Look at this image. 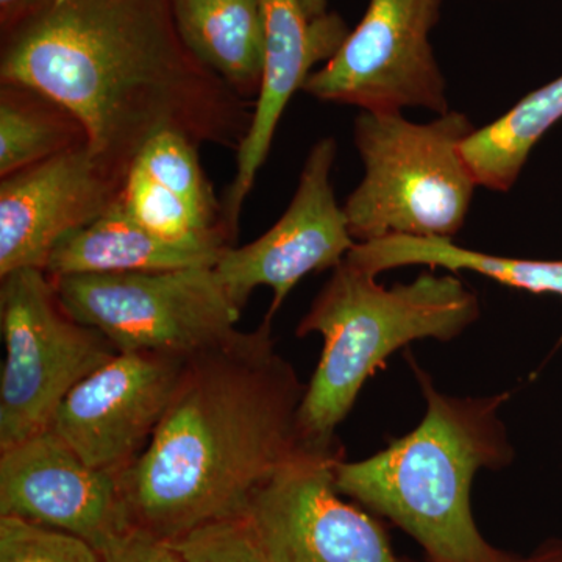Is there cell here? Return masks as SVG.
I'll return each instance as SVG.
<instances>
[{"label":"cell","mask_w":562,"mask_h":562,"mask_svg":"<svg viewBox=\"0 0 562 562\" xmlns=\"http://www.w3.org/2000/svg\"><path fill=\"white\" fill-rule=\"evenodd\" d=\"M0 83L72 111L91 150L124 177L161 133L238 151L254 117L187 46L173 0H57L2 36Z\"/></svg>","instance_id":"6da1fadb"},{"label":"cell","mask_w":562,"mask_h":562,"mask_svg":"<svg viewBox=\"0 0 562 562\" xmlns=\"http://www.w3.org/2000/svg\"><path fill=\"white\" fill-rule=\"evenodd\" d=\"M306 384L272 322L192 355L160 425L117 476L133 525L166 541L246 516L251 497L303 447Z\"/></svg>","instance_id":"7a4b0ae2"},{"label":"cell","mask_w":562,"mask_h":562,"mask_svg":"<svg viewBox=\"0 0 562 562\" xmlns=\"http://www.w3.org/2000/svg\"><path fill=\"white\" fill-rule=\"evenodd\" d=\"M427 403L416 428L361 461L335 462L339 494L382 514L424 547L432 562H509L484 541L472 516L473 479L512 464L501 408L509 394L454 397L416 361Z\"/></svg>","instance_id":"3957f363"},{"label":"cell","mask_w":562,"mask_h":562,"mask_svg":"<svg viewBox=\"0 0 562 562\" xmlns=\"http://www.w3.org/2000/svg\"><path fill=\"white\" fill-rule=\"evenodd\" d=\"M482 314L475 292L454 272H425L386 288L344 260L333 269L297 328L324 338L319 364L299 412V441L310 452H336V430L364 383L394 351L420 339L452 341Z\"/></svg>","instance_id":"277c9868"},{"label":"cell","mask_w":562,"mask_h":562,"mask_svg":"<svg viewBox=\"0 0 562 562\" xmlns=\"http://www.w3.org/2000/svg\"><path fill=\"white\" fill-rule=\"evenodd\" d=\"M475 132L460 111L427 124L406 120L402 111H360L353 139L364 177L342 206L355 241L387 236L453 241L479 187L461 151Z\"/></svg>","instance_id":"5b68a950"},{"label":"cell","mask_w":562,"mask_h":562,"mask_svg":"<svg viewBox=\"0 0 562 562\" xmlns=\"http://www.w3.org/2000/svg\"><path fill=\"white\" fill-rule=\"evenodd\" d=\"M0 280L3 450L47 430L66 395L120 351L101 331L66 312L43 269H20Z\"/></svg>","instance_id":"8992f818"},{"label":"cell","mask_w":562,"mask_h":562,"mask_svg":"<svg viewBox=\"0 0 562 562\" xmlns=\"http://www.w3.org/2000/svg\"><path fill=\"white\" fill-rule=\"evenodd\" d=\"M54 284L66 312L117 351L188 360L231 338L243 313L214 268L83 273Z\"/></svg>","instance_id":"52a82bcc"},{"label":"cell","mask_w":562,"mask_h":562,"mask_svg":"<svg viewBox=\"0 0 562 562\" xmlns=\"http://www.w3.org/2000/svg\"><path fill=\"white\" fill-rule=\"evenodd\" d=\"M446 0H369L360 24L306 80L317 101L392 113L450 111L447 81L430 43Z\"/></svg>","instance_id":"ba28073f"},{"label":"cell","mask_w":562,"mask_h":562,"mask_svg":"<svg viewBox=\"0 0 562 562\" xmlns=\"http://www.w3.org/2000/svg\"><path fill=\"white\" fill-rule=\"evenodd\" d=\"M341 457L302 449L251 497L246 519L269 562H402L382 527L336 490Z\"/></svg>","instance_id":"9c48e42d"},{"label":"cell","mask_w":562,"mask_h":562,"mask_svg":"<svg viewBox=\"0 0 562 562\" xmlns=\"http://www.w3.org/2000/svg\"><path fill=\"white\" fill-rule=\"evenodd\" d=\"M338 144L317 140L303 165L294 198L265 235L243 247H228L214 266L228 297L244 310L257 288H271V321L303 277L335 269L353 249L346 213L331 183Z\"/></svg>","instance_id":"30bf717a"},{"label":"cell","mask_w":562,"mask_h":562,"mask_svg":"<svg viewBox=\"0 0 562 562\" xmlns=\"http://www.w3.org/2000/svg\"><path fill=\"white\" fill-rule=\"evenodd\" d=\"M187 361L120 351L66 395L52 430L88 465L120 476L168 412Z\"/></svg>","instance_id":"8fae6325"},{"label":"cell","mask_w":562,"mask_h":562,"mask_svg":"<svg viewBox=\"0 0 562 562\" xmlns=\"http://www.w3.org/2000/svg\"><path fill=\"white\" fill-rule=\"evenodd\" d=\"M125 177L90 144L55 155L0 181V277L46 269L55 246L120 202Z\"/></svg>","instance_id":"7c38bea8"},{"label":"cell","mask_w":562,"mask_h":562,"mask_svg":"<svg viewBox=\"0 0 562 562\" xmlns=\"http://www.w3.org/2000/svg\"><path fill=\"white\" fill-rule=\"evenodd\" d=\"M0 516L69 532L98 552L133 525L117 476L88 465L50 427L0 450Z\"/></svg>","instance_id":"4fadbf2b"},{"label":"cell","mask_w":562,"mask_h":562,"mask_svg":"<svg viewBox=\"0 0 562 562\" xmlns=\"http://www.w3.org/2000/svg\"><path fill=\"white\" fill-rule=\"evenodd\" d=\"M266 44L260 92L254 103L249 132L236 151V173L222 209L233 238L247 195L271 151L273 136L295 91L303 90L317 63L328 61L349 36L339 14L310 18L302 0H262Z\"/></svg>","instance_id":"5bb4252c"},{"label":"cell","mask_w":562,"mask_h":562,"mask_svg":"<svg viewBox=\"0 0 562 562\" xmlns=\"http://www.w3.org/2000/svg\"><path fill=\"white\" fill-rule=\"evenodd\" d=\"M120 205L155 235L173 243L233 247L222 201L203 171L199 146L161 133L133 160Z\"/></svg>","instance_id":"9a60e30c"},{"label":"cell","mask_w":562,"mask_h":562,"mask_svg":"<svg viewBox=\"0 0 562 562\" xmlns=\"http://www.w3.org/2000/svg\"><path fill=\"white\" fill-rule=\"evenodd\" d=\"M225 249L161 238L133 220L117 202L99 220L63 238L44 272L55 280L83 273L214 268Z\"/></svg>","instance_id":"2e32d148"},{"label":"cell","mask_w":562,"mask_h":562,"mask_svg":"<svg viewBox=\"0 0 562 562\" xmlns=\"http://www.w3.org/2000/svg\"><path fill=\"white\" fill-rule=\"evenodd\" d=\"M192 54L246 101L257 99L265 66L262 0H173Z\"/></svg>","instance_id":"e0dca14e"},{"label":"cell","mask_w":562,"mask_h":562,"mask_svg":"<svg viewBox=\"0 0 562 562\" xmlns=\"http://www.w3.org/2000/svg\"><path fill=\"white\" fill-rule=\"evenodd\" d=\"M347 260L379 276L403 266L427 265L449 272H475L505 286L562 299V260L501 257L458 246L452 239L387 236L357 243Z\"/></svg>","instance_id":"ac0fdd59"},{"label":"cell","mask_w":562,"mask_h":562,"mask_svg":"<svg viewBox=\"0 0 562 562\" xmlns=\"http://www.w3.org/2000/svg\"><path fill=\"white\" fill-rule=\"evenodd\" d=\"M562 120V76L520 99L512 110L462 143L461 151L479 187L508 192L528 157Z\"/></svg>","instance_id":"d6986e66"},{"label":"cell","mask_w":562,"mask_h":562,"mask_svg":"<svg viewBox=\"0 0 562 562\" xmlns=\"http://www.w3.org/2000/svg\"><path fill=\"white\" fill-rule=\"evenodd\" d=\"M88 144L79 117L49 95L0 83V177Z\"/></svg>","instance_id":"ffe728a7"},{"label":"cell","mask_w":562,"mask_h":562,"mask_svg":"<svg viewBox=\"0 0 562 562\" xmlns=\"http://www.w3.org/2000/svg\"><path fill=\"white\" fill-rule=\"evenodd\" d=\"M0 562H101V554L69 532L0 516Z\"/></svg>","instance_id":"44dd1931"},{"label":"cell","mask_w":562,"mask_h":562,"mask_svg":"<svg viewBox=\"0 0 562 562\" xmlns=\"http://www.w3.org/2000/svg\"><path fill=\"white\" fill-rule=\"evenodd\" d=\"M169 542L183 562H269L246 516L202 525Z\"/></svg>","instance_id":"7402d4cb"},{"label":"cell","mask_w":562,"mask_h":562,"mask_svg":"<svg viewBox=\"0 0 562 562\" xmlns=\"http://www.w3.org/2000/svg\"><path fill=\"white\" fill-rule=\"evenodd\" d=\"M98 553L101 562H183L171 542L138 525L111 539Z\"/></svg>","instance_id":"603a6c76"},{"label":"cell","mask_w":562,"mask_h":562,"mask_svg":"<svg viewBox=\"0 0 562 562\" xmlns=\"http://www.w3.org/2000/svg\"><path fill=\"white\" fill-rule=\"evenodd\" d=\"M57 0H0V36L46 13Z\"/></svg>","instance_id":"cb8c5ba5"},{"label":"cell","mask_w":562,"mask_h":562,"mask_svg":"<svg viewBox=\"0 0 562 562\" xmlns=\"http://www.w3.org/2000/svg\"><path fill=\"white\" fill-rule=\"evenodd\" d=\"M302 5L310 18H321L328 13V0H302Z\"/></svg>","instance_id":"d4e9b609"}]
</instances>
